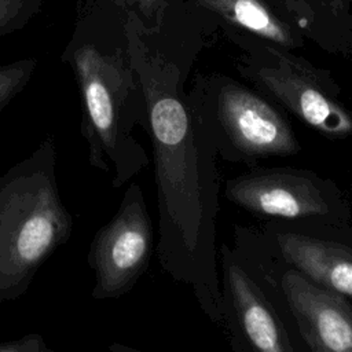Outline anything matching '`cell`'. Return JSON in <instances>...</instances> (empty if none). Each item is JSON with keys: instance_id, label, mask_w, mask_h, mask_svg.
Segmentation results:
<instances>
[{"instance_id": "cell-1", "label": "cell", "mask_w": 352, "mask_h": 352, "mask_svg": "<svg viewBox=\"0 0 352 352\" xmlns=\"http://www.w3.org/2000/svg\"><path fill=\"white\" fill-rule=\"evenodd\" d=\"M125 38L144 94L153 147L158 212L155 253L162 270L187 285L206 318L220 326L217 154L184 89V67L150 45L132 18L125 26Z\"/></svg>"}, {"instance_id": "cell-2", "label": "cell", "mask_w": 352, "mask_h": 352, "mask_svg": "<svg viewBox=\"0 0 352 352\" xmlns=\"http://www.w3.org/2000/svg\"><path fill=\"white\" fill-rule=\"evenodd\" d=\"M73 70L81 100L80 132L88 164L111 175L120 188L148 165L135 128L147 132V109L142 84L129 58L126 38L117 45L80 28L62 54Z\"/></svg>"}, {"instance_id": "cell-3", "label": "cell", "mask_w": 352, "mask_h": 352, "mask_svg": "<svg viewBox=\"0 0 352 352\" xmlns=\"http://www.w3.org/2000/svg\"><path fill=\"white\" fill-rule=\"evenodd\" d=\"M72 231L58 187L56 146L48 135L0 176V307L26 293Z\"/></svg>"}, {"instance_id": "cell-4", "label": "cell", "mask_w": 352, "mask_h": 352, "mask_svg": "<svg viewBox=\"0 0 352 352\" xmlns=\"http://www.w3.org/2000/svg\"><path fill=\"white\" fill-rule=\"evenodd\" d=\"M188 95L217 158L256 166L301 151L287 113L256 88L213 73L197 76Z\"/></svg>"}, {"instance_id": "cell-5", "label": "cell", "mask_w": 352, "mask_h": 352, "mask_svg": "<svg viewBox=\"0 0 352 352\" xmlns=\"http://www.w3.org/2000/svg\"><path fill=\"white\" fill-rule=\"evenodd\" d=\"M232 246L265 285L305 351L352 352V300L278 258L256 227L235 226Z\"/></svg>"}, {"instance_id": "cell-6", "label": "cell", "mask_w": 352, "mask_h": 352, "mask_svg": "<svg viewBox=\"0 0 352 352\" xmlns=\"http://www.w3.org/2000/svg\"><path fill=\"white\" fill-rule=\"evenodd\" d=\"M238 72L253 88L329 140L352 138V111L333 76L271 43H250Z\"/></svg>"}, {"instance_id": "cell-7", "label": "cell", "mask_w": 352, "mask_h": 352, "mask_svg": "<svg viewBox=\"0 0 352 352\" xmlns=\"http://www.w3.org/2000/svg\"><path fill=\"white\" fill-rule=\"evenodd\" d=\"M224 197L265 220L351 223L348 197L330 177L300 168H260L226 180Z\"/></svg>"}, {"instance_id": "cell-8", "label": "cell", "mask_w": 352, "mask_h": 352, "mask_svg": "<svg viewBox=\"0 0 352 352\" xmlns=\"http://www.w3.org/2000/svg\"><path fill=\"white\" fill-rule=\"evenodd\" d=\"M221 323L236 352L305 351L297 331L241 253L223 242L217 249Z\"/></svg>"}, {"instance_id": "cell-9", "label": "cell", "mask_w": 352, "mask_h": 352, "mask_svg": "<svg viewBox=\"0 0 352 352\" xmlns=\"http://www.w3.org/2000/svg\"><path fill=\"white\" fill-rule=\"evenodd\" d=\"M155 250L154 227L143 191L132 183L124 192L114 216L94 235L88 267L94 271V300H116L129 293Z\"/></svg>"}, {"instance_id": "cell-10", "label": "cell", "mask_w": 352, "mask_h": 352, "mask_svg": "<svg viewBox=\"0 0 352 352\" xmlns=\"http://www.w3.org/2000/svg\"><path fill=\"white\" fill-rule=\"evenodd\" d=\"M256 230L278 258L352 300L351 223L265 220Z\"/></svg>"}, {"instance_id": "cell-11", "label": "cell", "mask_w": 352, "mask_h": 352, "mask_svg": "<svg viewBox=\"0 0 352 352\" xmlns=\"http://www.w3.org/2000/svg\"><path fill=\"white\" fill-rule=\"evenodd\" d=\"M204 4L267 43L287 50L301 44L300 37L258 0H204Z\"/></svg>"}, {"instance_id": "cell-12", "label": "cell", "mask_w": 352, "mask_h": 352, "mask_svg": "<svg viewBox=\"0 0 352 352\" xmlns=\"http://www.w3.org/2000/svg\"><path fill=\"white\" fill-rule=\"evenodd\" d=\"M37 67L36 58H23L0 66V113L21 94Z\"/></svg>"}, {"instance_id": "cell-13", "label": "cell", "mask_w": 352, "mask_h": 352, "mask_svg": "<svg viewBox=\"0 0 352 352\" xmlns=\"http://www.w3.org/2000/svg\"><path fill=\"white\" fill-rule=\"evenodd\" d=\"M41 8V0H0V37L22 29Z\"/></svg>"}, {"instance_id": "cell-14", "label": "cell", "mask_w": 352, "mask_h": 352, "mask_svg": "<svg viewBox=\"0 0 352 352\" xmlns=\"http://www.w3.org/2000/svg\"><path fill=\"white\" fill-rule=\"evenodd\" d=\"M0 352H52V349L40 334L29 333L19 340L0 342Z\"/></svg>"}, {"instance_id": "cell-15", "label": "cell", "mask_w": 352, "mask_h": 352, "mask_svg": "<svg viewBox=\"0 0 352 352\" xmlns=\"http://www.w3.org/2000/svg\"><path fill=\"white\" fill-rule=\"evenodd\" d=\"M121 1L129 6H136L146 18H153L161 6V0H121Z\"/></svg>"}]
</instances>
